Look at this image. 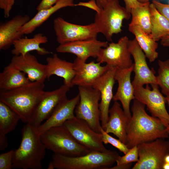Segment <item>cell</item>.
<instances>
[{"mask_svg":"<svg viewBox=\"0 0 169 169\" xmlns=\"http://www.w3.org/2000/svg\"><path fill=\"white\" fill-rule=\"evenodd\" d=\"M145 105L135 99L131 108L132 115L127 130L126 145L128 148L159 138H169L167 130L159 118L146 111Z\"/></svg>","mask_w":169,"mask_h":169,"instance_id":"cell-1","label":"cell"},{"mask_svg":"<svg viewBox=\"0 0 169 169\" xmlns=\"http://www.w3.org/2000/svg\"><path fill=\"white\" fill-rule=\"evenodd\" d=\"M44 83L34 81L17 89L0 91V101L16 113L21 120L28 123L44 91Z\"/></svg>","mask_w":169,"mask_h":169,"instance_id":"cell-2","label":"cell"},{"mask_svg":"<svg viewBox=\"0 0 169 169\" xmlns=\"http://www.w3.org/2000/svg\"><path fill=\"white\" fill-rule=\"evenodd\" d=\"M21 134L20 146L14 150L13 168L41 169L47 148L37 128L26 123L22 130Z\"/></svg>","mask_w":169,"mask_h":169,"instance_id":"cell-3","label":"cell"},{"mask_svg":"<svg viewBox=\"0 0 169 169\" xmlns=\"http://www.w3.org/2000/svg\"><path fill=\"white\" fill-rule=\"evenodd\" d=\"M119 156L114 151H91L84 155L69 156L54 153L52 161L57 169H109Z\"/></svg>","mask_w":169,"mask_h":169,"instance_id":"cell-4","label":"cell"},{"mask_svg":"<svg viewBox=\"0 0 169 169\" xmlns=\"http://www.w3.org/2000/svg\"><path fill=\"white\" fill-rule=\"evenodd\" d=\"M40 137L47 149L55 154L76 156L91 151L79 143L64 125L49 129Z\"/></svg>","mask_w":169,"mask_h":169,"instance_id":"cell-5","label":"cell"},{"mask_svg":"<svg viewBox=\"0 0 169 169\" xmlns=\"http://www.w3.org/2000/svg\"><path fill=\"white\" fill-rule=\"evenodd\" d=\"M131 17V13L120 4L118 0H111L96 13L94 23L99 33L107 40L112 41L114 34L122 32L123 20L129 19Z\"/></svg>","mask_w":169,"mask_h":169,"instance_id":"cell-6","label":"cell"},{"mask_svg":"<svg viewBox=\"0 0 169 169\" xmlns=\"http://www.w3.org/2000/svg\"><path fill=\"white\" fill-rule=\"evenodd\" d=\"M80 97L74 110L76 117L85 121L95 131L100 133V92L92 87L78 86Z\"/></svg>","mask_w":169,"mask_h":169,"instance_id":"cell-7","label":"cell"},{"mask_svg":"<svg viewBox=\"0 0 169 169\" xmlns=\"http://www.w3.org/2000/svg\"><path fill=\"white\" fill-rule=\"evenodd\" d=\"M139 160L132 169H162L169 154V141L159 138L137 146Z\"/></svg>","mask_w":169,"mask_h":169,"instance_id":"cell-8","label":"cell"},{"mask_svg":"<svg viewBox=\"0 0 169 169\" xmlns=\"http://www.w3.org/2000/svg\"><path fill=\"white\" fill-rule=\"evenodd\" d=\"M149 84L134 88V95L136 99L146 106L147 110L152 116L160 119L166 127L169 135V114L166 107V97L159 90L158 84Z\"/></svg>","mask_w":169,"mask_h":169,"instance_id":"cell-9","label":"cell"},{"mask_svg":"<svg viewBox=\"0 0 169 169\" xmlns=\"http://www.w3.org/2000/svg\"><path fill=\"white\" fill-rule=\"evenodd\" d=\"M58 42L61 44L77 41L97 38L99 32L94 22L86 25L70 23L61 17L53 21Z\"/></svg>","mask_w":169,"mask_h":169,"instance_id":"cell-10","label":"cell"},{"mask_svg":"<svg viewBox=\"0 0 169 169\" xmlns=\"http://www.w3.org/2000/svg\"><path fill=\"white\" fill-rule=\"evenodd\" d=\"M64 125L80 144L90 151L106 152L102 135L93 130L84 120L75 117L66 121Z\"/></svg>","mask_w":169,"mask_h":169,"instance_id":"cell-11","label":"cell"},{"mask_svg":"<svg viewBox=\"0 0 169 169\" xmlns=\"http://www.w3.org/2000/svg\"><path fill=\"white\" fill-rule=\"evenodd\" d=\"M129 41L128 38L125 36L121 37L117 43L112 42L109 43L106 47L100 49L96 61L121 69L132 66L134 63L128 48Z\"/></svg>","mask_w":169,"mask_h":169,"instance_id":"cell-12","label":"cell"},{"mask_svg":"<svg viewBox=\"0 0 169 169\" xmlns=\"http://www.w3.org/2000/svg\"><path fill=\"white\" fill-rule=\"evenodd\" d=\"M70 88L64 84L52 91H44L28 124L36 128L47 120L58 104L66 96Z\"/></svg>","mask_w":169,"mask_h":169,"instance_id":"cell-13","label":"cell"},{"mask_svg":"<svg viewBox=\"0 0 169 169\" xmlns=\"http://www.w3.org/2000/svg\"><path fill=\"white\" fill-rule=\"evenodd\" d=\"M128 48L134 60L133 71L135 76L132 82L134 88L145 84H158L155 72L152 68H149L146 61V57L135 38L129 40Z\"/></svg>","mask_w":169,"mask_h":169,"instance_id":"cell-14","label":"cell"},{"mask_svg":"<svg viewBox=\"0 0 169 169\" xmlns=\"http://www.w3.org/2000/svg\"><path fill=\"white\" fill-rule=\"evenodd\" d=\"M116 68V67L111 66L95 81L92 87L100 92V120L103 129L109 119L110 105L113 96V90L115 80L114 75Z\"/></svg>","mask_w":169,"mask_h":169,"instance_id":"cell-15","label":"cell"},{"mask_svg":"<svg viewBox=\"0 0 169 169\" xmlns=\"http://www.w3.org/2000/svg\"><path fill=\"white\" fill-rule=\"evenodd\" d=\"M73 63L75 74L72 84L84 87H92L95 81L111 66L107 64L102 66L100 62L94 61L86 63L77 57Z\"/></svg>","mask_w":169,"mask_h":169,"instance_id":"cell-16","label":"cell"},{"mask_svg":"<svg viewBox=\"0 0 169 169\" xmlns=\"http://www.w3.org/2000/svg\"><path fill=\"white\" fill-rule=\"evenodd\" d=\"M133 68L134 65L126 69L117 68L114 78L117 81L118 87L112 99L113 101H120L124 113L129 120L131 117L130 110V103L132 100L135 99L134 95V89L131 79V76Z\"/></svg>","mask_w":169,"mask_h":169,"instance_id":"cell-17","label":"cell"},{"mask_svg":"<svg viewBox=\"0 0 169 169\" xmlns=\"http://www.w3.org/2000/svg\"><path fill=\"white\" fill-rule=\"evenodd\" d=\"M107 41H101L97 38L69 42L59 44L56 50L60 53H70L86 62L90 57L96 58L101 49L108 45Z\"/></svg>","mask_w":169,"mask_h":169,"instance_id":"cell-18","label":"cell"},{"mask_svg":"<svg viewBox=\"0 0 169 169\" xmlns=\"http://www.w3.org/2000/svg\"><path fill=\"white\" fill-rule=\"evenodd\" d=\"M79 94L72 99L67 97L61 101L56 107L49 117L37 128L40 135L49 129L64 125L67 120L75 117L74 110L79 101Z\"/></svg>","mask_w":169,"mask_h":169,"instance_id":"cell-19","label":"cell"},{"mask_svg":"<svg viewBox=\"0 0 169 169\" xmlns=\"http://www.w3.org/2000/svg\"><path fill=\"white\" fill-rule=\"evenodd\" d=\"M11 63L26 74L31 82L44 83L47 79L46 64L40 63L36 57L29 53L24 56L14 55Z\"/></svg>","mask_w":169,"mask_h":169,"instance_id":"cell-20","label":"cell"},{"mask_svg":"<svg viewBox=\"0 0 169 169\" xmlns=\"http://www.w3.org/2000/svg\"><path fill=\"white\" fill-rule=\"evenodd\" d=\"M30 19L27 14L17 15L0 24V49L6 50L14 43L22 38L24 35L20 33V29Z\"/></svg>","mask_w":169,"mask_h":169,"instance_id":"cell-21","label":"cell"},{"mask_svg":"<svg viewBox=\"0 0 169 169\" xmlns=\"http://www.w3.org/2000/svg\"><path fill=\"white\" fill-rule=\"evenodd\" d=\"M109 110L108 121L104 130L107 133H113L126 145L127 130L129 119L117 101H114Z\"/></svg>","mask_w":169,"mask_h":169,"instance_id":"cell-22","label":"cell"},{"mask_svg":"<svg viewBox=\"0 0 169 169\" xmlns=\"http://www.w3.org/2000/svg\"><path fill=\"white\" fill-rule=\"evenodd\" d=\"M46 61L47 79H49L53 75H56L63 79L64 84L70 88L74 86L72 82L75 71L73 63L61 59L56 54L47 57Z\"/></svg>","mask_w":169,"mask_h":169,"instance_id":"cell-23","label":"cell"},{"mask_svg":"<svg viewBox=\"0 0 169 169\" xmlns=\"http://www.w3.org/2000/svg\"><path fill=\"white\" fill-rule=\"evenodd\" d=\"M75 4L74 0H59L51 7L38 11L32 18L20 29L19 32L23 35L30 34L57 11L65 7L74 6Z\"/></svg>","mask_w":169,"mask_h":169,"instance_id":"cell-24","label":"cell"},{"mask_svg":"<svg viewBox=\"0 0 169 169\" xmlns=\"http://www.w3.org/2000/svg\"><path fill=\"white\" fill-rule=\"evenodd\" d=\"M48 42L47 37L41 33L35 34L31 38L22 37L14 43V48L11 53L14 55L24 56L31 51L35 50L40 55L48 54L52 53L40 46L41 44H46Z\"/></svg>","mask_w":169,"mask_h":169,"instance_id":"cell-25","label":"cell"},{"mask_svg":"<svg viewBox=\"0 0 169 169\" xmlns=\"http://www.w3.org/2000/svg\"><path fill=\"white\" fill-rule=\"evenodd\" d=\"M26 74L10 63L0 74V91L12 90L29 84L31 81Z\"/></svg>","mask_w":169,"mask_h":169,"instance_id":"cell-26","label":"cell"},{"mask_svg":"<svg viewBox=\"0 0 169 169\" xmlns=\"http://www.w3.org/2000/svg\"><path fill=\"white\" fill-rule=\"evenodd\" d=\"M128 30L135 36V38L149 62H154L159 55L156 51L158 47L157 42L138 26L129 25Z\"/></svg>","mask_w":169,"mask_h":169,"instance_id":"cell-27","label":"cell"},{"mask_svg":"<svg viewBox=\"0 0 169 169\" xmlns=\"http://www.w3.org/2000/svg\"><path fill=\"white\" fill-rule=\"evenodd\" d=\"M151 28L150 36L157 42L169 36V22L157 9L154 4L150 5Z\"/></svg>","mask_w":169,"mask_h":169,"instance_id":"cell-28","label":"cell"},{"mask_svg":"<svg viewBox=\"0 0 169 169\" xmlns=\"http://www.w3.org/2000/svg\"><path fill=\"white\" fill-rule=\"evenodd\" d=\"M150 4V2H148L131 9L130 13L132 18L129 24L139 26L149 35L151 33V28Z\"/></svg>","mask_w":169,"mask_h":169,"instance_id":"cell-29","label":"cell"},{"mask_svg":"<svg viewBox=\"0 0 169 169\" xmlns=\"http://www.w3.org/2000/svg\"><path fill=\"white\" fill-rule=\"evenodd\" d=\"M21 120L19 115L7 104L0 101V130L7 134L13 131Z\"/></svg>","mask_w":169,"mask_h":169,"instance_id":"cell-30","label":"cell"},{"mask_svg":"<svg viewBox=\"0 0 169 169\" xmlns=\"http://www.w3.org/2000/svg\"><path fill=\"white\" fill-rule=\"evenodd\" d=\"M159 66L156 76L157 83L161 93L169 97V59L164 61L159 60Z\"/></svg>","mask_w":169,"mask_h":169,"instance_id":"cell-31","label":"cell"},{"mask_svg":"<svg viewBox=\"0 0 169 169\" xmlns=\"http://www.w3.org/2000/svg\"><path fill=\"white\" fill-rule=\"evenodd\" d=\"M139 160L137 146L129 149L128 151L122 156H119L117 159L116 166L109 169H129L133 162H137Z\"/></svg>","mask_w":169,"mask_h":169,"instance_id":"cell-32","label":"cell"},{"mask_svg":"<svg viewBox=\"0 0 169 169\" xmlns=\"http://www.w3.org/2000/svg\"><path fill=\"white\" fill-rule=\"evenodd\" d=\"M102 135V141L105 144H110L120 151L126 154L129 150L127 146L119 139H117L110 136L102 128L100 130Z\"/></svg>","mask_w":169,"mask_h":169,"instance_id":"cell-33","label":"cell"},{"mask_svg":"<svg viewBox=\"0 0 169 169\" xmlns=\"http://www.w3.org/2000/svg\"><path fill=\"white\" fill-rule=\"evenodd\" d=\"M14 150H11L0 155V169H11L13 165Z\"/></svg>","mask_w":169,"mask_h":169,"instance_id":"cell-34","label":"cell"},{"mask_svg":"<svg viewBox=\"0 0 169 169\" xmlns=\"http://www.w3.org/2000/svg\"><path fill=\"white\" fill-rule=\"evenodd\" d=\"M152 2L158 11L169 22V0L167 4L163 3L157 0H153Z\"/></svg>","mask_w":169,"mask_h":169,"instance_id":"cell-35","label":"cell"},{"mask_svg":"<svg viewBox=\"0 0 169 169\" xmlns=\"http://www.w3.org/2000/svg\"><path fill=\"white\" fill-rule=\"evenodd\" d=\"M16 0H0V8L4 13L5 18L9 17L10 12L14 5Z\"/></svg>","mask_w":169,"mask_h":169,"instance_id":"cell-36","label":"cell"},{"mask_svg":"<svg viewBox=\"0 0 169 169\" xmlns=\"http://www.w3.org/2000/svg\"><path fill=\"white\" fill-rule=\"evenodd\" d=\"M77 6L87 7L95 11L97 13L100 11L101 8L98 6L95 0H90L86 2H80L75 4L74 6Z\"/></svg>","mask_w":169,"mask_h":169,"instance_id":"cell-37","label":"cell"},{"mask_svg":"<svg viewBox=\"0 0 169 169\" xmlns=\"http://www.w3.org/2000/svg\"><path fill=\"white\" fill-rule=\"evenodd\" d=\"M59 0H42L37 6L38 11L48 8L54 5Z\"/></svg>","mask_w":169,"mask_h":169,"instance_id":"cell-38","label":"cell"},{"mask_svg":"<svg viewBox=\"0 0 169 169\" xmlns=\"http://www.w3.org/2000/svg\"><path fill=\"white\" fill-rule=\"evenodd\" d=\"M124 1L125 8L130 13L132 8L141 6L143 4L139 2L137 0H124Z\"/></svg>","mask_w":169,"mask_h":169,"instance_id":"cell-39","label":"cell"},{"mask_svg":"<svg viewBox=\"0 0 169 169\" xmlns=\"http://www.w3.org/2000/svg\"><path fill=\"white\" fill-rule=\"evenodd\" d=\"M6 134L0 130V151L4 150L8 146V140Z\"/></svg>","mask_w":169,"mask_h":169,"instance_id":"cell-40","label":"cell"},{"mask_svg":"<svg viewBox=\"0 0 169 169\" xmlns=\"http://www.w3.org/2000/svg\"><path fill=\"white\" fill-rule=\"evenodd\" d=\"M161 44L165 47H169V36L163 38L161 39Z\"/></svg>","mask_w":169,"mask_h":169,"instance_id":"cell-41","label":"cell"},{"mask_svg":"<svg viewBox=\"0 0 169 169\" xmlns=\"http://www.w3.org/2000/svg\"><path fill=\"white\" fill-rule=\"evenodd\" d=\"M111 0H96V3L98 6L100 8H103Z\"/></svg>","mask_w":169,"mask_h":169,"instance_id":"cell-42","label":"cell"},{"mask_svg":"<svg viewBox=\"0 0 169 169\" xmlns=\"http://www.w3.org/2000/svg\"><path fill=\"white\" fill-rule=\"evenodd\" d=\"M48 168L49 169H53L54 168V165L52 161H50L49 163Z\"/></svg>","mask_w":169,"mask_h":169,"instance_id":"cell-43","label":"cell"},{"mask_svg":"<svg viewBox=\"0 0 169 169\" xmlns=\"http://www.w3.org/2000/svg\"><path fill=\"white\" fill-rule=\"evenodd\" d=\"M162 169H169V163L165 162L163 165Z\"/></svg>","mask_w":169,"mask_h":169,"instance_id":"cell-44","label":"cell"},{"mask_svg":"<svg viewBox=\"0 0 169 169\" xmlns=\"http://www.w3.org/2000/svg\"><path fill=\"white\" fill-rule=\"evenodd\" d=\"M150 0H137V1L140 3H144L149 2Z\"/></svg>","mask_w":169,"mask_h":169,"instance_id":"cell-45","label":"cell"},{"mask_svg":"<svg viewBox=\"0 0 169 169\" xmlns=\"http://www.w3.org/2000/svg\"><path fill=\"white\" fill-rule=\"evenodd\" d=\"M165 162L169 163V154L167 155L165 158Z\"/></svg>","mask_w":169,"mask_h":169,"instance_id":"cell-46","label":"cell"},{"mask_svg":"<svg viewBox=\"0 0 169 169\" xmlns=\"http://www.w3.org/2000/svg\"><path fill=\"white\" fill-rule=\"evenodd\" d=\"M166 103L168 104L169 106V97L166 96Z\"/></svg>","mask_w":169,"mask_h":169,"instance_id":"cell-47","label":"cell"}]
</instances>
